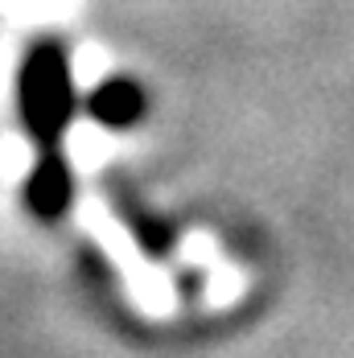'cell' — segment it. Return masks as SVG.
Wrapping results in <instances>:
<instances>
[{
	"label": "cell",
	"instance_id": "6da1fadb",
	"mask_svg": "<svg viewBox=\"0 0 354 358\" xmlns=\"http://www.w3.org/2000/svg\"><path fill=\"white\" fill-rule=\"evenodd\" d=\"M17 111H21V124H25L29 141L41 152L62 144L74 120V78L62 41L41 37V41L29 45L21 74H17Z\"/></svg>",
	"mask_w": 354,
	"mask_h": 358
},
{
	"label": "cell",
	"instance_id": "7a4b0ae2",
	"mask_svg": "<svg viewBox=\"0 0 354 358\" xmlns=\"http://www.w3.org/2000/svg\"><path fill=\"white\" fill-rule=\"evenodd\" d=\"M71 198H74V178H71V165H66L62 148L37 152L34 169H29V178H25V206H29L37 218L54 222V218L71 206Z\"/></svg>",
	"mask_w": 354,
	"mask_h": 358
},
{
	"label": "cell",
	"instance_id": "3957f363",
	"mask_svg": "<svg viewBox=\"0 0 354 358\" xmlns=\"http://www.w3.org/2000/svg\"><path fill=\"white\" fill-rule=\"evenodd\" d=\"M87 111H91V120L104 124V128H132V124H141V115H144L141 83H136V78H124V74L107 78L104 87L91 91Z\"/></svg>",
	"mask_w": 354,
	"mask_h": 358
}]
</instances>
